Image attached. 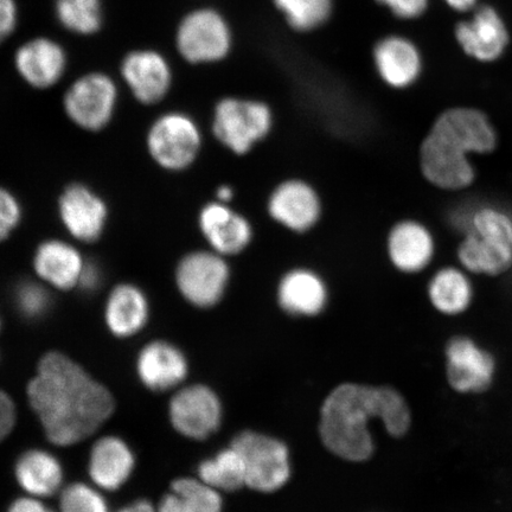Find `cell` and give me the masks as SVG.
Instances as JSON below:
<instances>
[{"mask_svg":"<svg viewBox=\"0 0 512 512\" xmlns=\"http://www.w3.org/2000/svg\"><path fill=\"white\" fill-rule=\"evenodd\" d=\"M458 259L467 271L498 275L512 266V249L492 245L475 235H464L458 248Z\"/></svg>","mask_w":512,"mask_h":512,"instance_id":"83f0119b","label":"cell"},{"mask_svg":"<svg viewBox=\"0 0 512 512\" xmlns=\"http://www.w3.org/2000/svg\"><path fill=\"white\" fill-rule=\"evenodd\" d=\"M16 478L24 491L34 497H49L61 488L62 466L53 454L31 450L22 454L16 464Z\"/></svg>","mask_w":512,"mask_h":512,"instance_id":"d4e9b609","label":"cell"},{"mask_svg":"<svg viewBox=\"0 0 512 512\" xmlns=\"http://www.w3.org/2000/svg\"><path fill=\"white\" fill-rule=\"evenodd\" d=\"M447 376L459 392H480L489 387L494 360L465 337L454 338L447 347Z\"/></svg>","mask_w":512,"mask_h":512,"instance_id":"e0dca14e","label":"cell"},{"mask_svg":"<svg viewBox=\"0 0 512 512\" xmlns=\"http://www.w3.org/2000/svg\"><path fill=\"white\" fill-rule=\"evenodd\" d=\"M374 420H381L388 434L402 437L411 426V412L393 388L343 383L326 396L320 409V438L335 456L352 463L366 462L375 451L370 433Z\"/></svg>","mask_w":512,"mask_h":512,"instance_id":"7a4b0ae2","label":"cell"},{"mask_svg":"<svg viewBox=\"0 0 512 512\" xmlns=\"http://www.w3.org/2000/svg\"><path fill=\"white\" fill-rule=\"evenodd\" d=\"M118 512H159L149 502L146 501H138L134 502L130 505H127L124 509L119 510Z\"/></svg>","mask_w":512,"mask_h":512,"instance_id":"b9f144b4","label":"cell"},{"mask_svg":"<svg viewBox=\"0 0 512 512\" xmlns=\"http://www.w3.org/2000/svg\"><path fill=\"white\" fill-rule=\"evenodd\" d=\"M17 9L14 0H0V43L14 31Z\"/></svg>","mask_w":512,"mask_h":512,"instance_id":"8d00e7d4","label":"cell"},{"mask_svg":"<svg viewBox=\"0 0 512 512\" xmlns=\"http://www.w3.org/2000/svg\"><path fill=\"white\" fill-rule=\"evenodd\" d=\"M177 46L191 63L220 61L230 48L229 29L217 12L198 10L184 18L178 29Z\"/></svg>","mask_w":512,"mask_h":512,"instance_id":"7c38bea8","label":"cell"},{"mask_svg":"<svg viewBox=\"0 0 512 512\" xmlns=\"http://www.w3.org/2000/svg\"><path fill=\"white\" fill-rule=\"evenodd\" d=\"M202 482L220 492L238 491L246 486V467L241 454L230 445L198 466Z\"/></svg>","mask_w":512,"mask_h":512,"instance_id":"f1b7e54d","label":"cell"},{"mask_svg":"<svg viewBox=\"0 0 512 512\" xmlns=\"http://www.w3.org/2000/svg\"><path fill=\"white\" fill-rule=\"evenodd\" d=\"M235 198V189L232 185L222 184L215 192V201L221 203L232 204Z\"/></svg>","mask_w":512,"mask_h":512,"instance_id":"60d3db41","label":"cell"},{"mask_svg":"<svg viewBox=\"0 0 512 512\" xmlns=\"http://www.w3.org/2000/svg\"><path fill=\"white\" fill-rule=\"evenodd\" d=\"M271 220L294 234L311 232L323 214V202L312 184L300 178L285 179L267 200Z\"/></svg>","mask_w":512,"mask_h":512,"instance_id":"9c48e42d","label":"cell"},{"mask_svg":"<svg viewBox=\"0 0 512 512\" xmlns=\"http://www.w3.org/2000/svg\"><path fill=\"white\" fill-rule=\"evenodd\" d=\"M134 467L131 448L117 437H105L96 443L89 458V476L99 488L113 491L130 478Z\"/></svg>","mask_w":512,"mask_h":512,"instance_id":"44dd1931","label":"cell"},{"mask_svg":"<svg viewBox=\"0 0 512 512\" xmlns=\"http://www.w3.org/2000/svg\"><path fill=\"white\" fill-rule=\"evenodd\" d=\"M16 424V408L10 396L0 390V441L4 440Z\"/></svg>","mask_w":512,"mask_h":512,"instance_id":"d590c367","label":"cell"},{"mask_svg":"<svg viewBox=\"0 0 512 512\" xmlns=\"http://www.w3.org/2000/svg\"><path fill=\"white\" fill-rule=\"evenodd\" d=\"M273 126V112L266 102L226 98L215 107L214 137L235 156L251 153L270 136Z\"/></svg>","mask_w":512,"mask_h":512,"instance_id":"277c9868","label":"cell"},{"mask_svg":"<svg viewBox=\"0 0 512 512\" xmlns=\"http://www.w3.org/2000/svg\"><path fill=\"white\" fill-rule=\"evenodd\" d=\"M198 226L211 251L227 259L246 252L254 239L252 222L232 204H206L198 216Z\"/></svg>","mask_w":512,"mask_h":512,"instance_id":"4fadbf2b","label":"cell"},{"mask_svg":"<svg viewBox=\"0 0 512 512\" xmlns=\"http://www.w3.org/2000/svg\"><path fill=\"white\" fill-rule=\"evenodd\" d=\"M450 8L462 14H470L471 11L478 8L480 0H444Z\"/></svg>","mask_w":512,"mask_h":512,"instance_id":"ab89813d","label":"cell"},{"mask_svg":"<svg viewBox=\"0 0 512 512\" xmlns=\"http://www.w3.org/2000/svg\"><path fill=\"white\" fill-rule=\"evenodd\" d=\"M117 95V87L108 76L89 74L69 88L64 108L76 125L88 131H99L110 123Z\"/></svg>","mask_w":512,"mask_h":512,"instance_id":"8fae6325","label":"cell"},{"mask_svg":"<svg viewBox=\"0 0 512 512\" xmlns=\"http://www.w3.org/2000/svg\"><path fill=\"white\" fill-rule=\"evenodd\" d=\"M85 266L78 249L57 240L42 243L34 259L38 277L60 290L79 285Z\"/></svg>","mask_w":512,"mask_h":512,"instance_id":"7402d4cb","label":"cell"},{"mask_svg":"<svg viewBox=\"0 0 512 512\" xmlns=\"http://www.w3.org/2000/svg\"><path fill=\"white\" fill-rule=\"evenodd\" d=\"M497 133L488 115L472 107H453L435 119L422 140V175L435 188L462 190L475 181L470 155L496 149Z\"/></svg>","mask_w":512,"mask_h":512,"instance_id":"3957f363","label":"cell"},{"mask_svg":"<svg viewBox=\"0 0 512 512\" xmlns=\"http://www.w3.org/2000/svg\"><path fill=\"white\" fill-rule=\"evenodd\" d=\"M377 2L388 6L395 16L413 19L424 14L430 0H377Z\"/></svg>","mask_w":512,"mask_h":512,"instance_id":"e575fe53","label":"cell"},{"mask_svg":"<svg viewBox=\"0 0 512 512\" xmlns=\"http://www.w3.org/2000/svg\"><path fill=\"white\" fill-rule=\"evenodd\" d=\"M15 298L19 312L29 319H38L46 315L51 304L46 287L31 281L17 287Z\"/></svg>","mask_w":512,"mask_h":512,"instance_id":"d6a6232c","label":"cell"},{"mask_svg":"<svg viewBox=\"0 0 512 512\" xmlns=\"http://www.w3.org/2000/svg\"><path fill=\"white\" fill-rule=\"evenodd\" d=\"M147 146L153 159L170 171L190 168L200 155L202 133L196 121L183 113H168L152 125Z\"/></svg>","mask_w":512,"mask_h":512,"instance_id":"52a82bcc","label":"cell"},{"mask_svg":"<svg viewBox=\"0 0 512 512\" xmlns=\"http://www.w3.org/2000/svg\"><path fill=\"white\" fill-rule=\"evenodd\" d=\"M274 3L294 29L303 31L319 27L331 12V0H274Z\"/></svg>","mask_w":512,"mask_h":512,"instance_id":"4dcf8cb0","label":"cell"},{"mask_svg":"<svg viewBox=\"0 0 512 512\" xmlns=\"http://www.w3.org/2000/svg\"><path fill=\"white\" fill-rule=\"evenodd\" d=\"M16 66L19 74L31 86L48 88L62 78L66 56L56 43L40 38L18 50Z\"/></svg>","mask_w":512,"mask_h":512,"instance_id":"603a6c76","label":"cell"},{"mask_svg":"<svg viewBox=\"0 0 512 512\" xmlns=\"http://www.w3.org/2000/svg\"><path fill=\"white\" fill-rule=\"evenodd\" d=\"M386 251L390 265L396 271L407 275L418 274L432 264L435 239L424 223L402 220L390 228Z\"/></svg>","mask_w":512,"mask_h":512,"instance_id":"5bb4252c","label":"cell"},{"mask_svg":"<svg viewBox=\"0 0 512 512\" xmlns=\"http://www.w3.org/2000/svg\"><path fill=\"white\" fill-rule=\"evenodd\" d=\"M374 57L377 72L390 87L408 88L420 78V51L406 38H386L376 47Z\"/></svg>","mask_w":512,"mask_h":512,"instance_id":"ffe728a7","label":"cell"},{"mask_svg":"<svg viewBox=\"0 0 512 512\" xmlns=\"http://www.w3.org/2000/svg\"><path fill=\"white\" fill-rule=\"evenodd\" d=\"M428 298L444 315H459L470 306L473 288L469 278L456 267H444L433 274L427 287Z\"/></svg>","mask_w":512,"mask_h":512,"instance_id":"484cf974","label":"cell"},{"mask_svg":"<svg viewBox=\"0 0 512 512\" xmlns=\"http://www.w3.org/2000/svg\"><path fill=\"white\" fill-rule=\"evenodd\" d=\"M232 270L227 258L214 251L185 255L176 270V284L187 302L200 309L219 304L227 292Z\"/></svg>","mask_w":512,"mask_h":512,"instance_id":"8992f818","label":"cell"},{"mask_svg":"<svg viewBox=\"0 0 512 512\" xmlns=\"http://www.w3.org/2000/svg\"><path fill=\"white\" fill-rule=\"evenodd\" d=\"M221 492L200 478H181L172 483L160 501L159 512H222Z\"/></svg>","mask_w":512,"mask_h":512,"instance_id":"4316f807","label":"cell"},{"mask_svg":"<svg viewBox=\"0 0 512 512\" xmlns=\"http://www.w3.org/2000/svg\"><path fill=\"white\" fill-rule=\"evenodd\" d=\"M232 445L246 467V486L261 494L283 489L292 476L291 454L284 441L255 431L236 435Z\"/></svg>","mask_w":512,"mask_h":512,"instance_id":"5b68a950","label":"cell"},{"mask_svg":"<svg viewBox=\"0 0 512 512\" xmlns=\"http://www.w3.org/2000/svg\"><path fill=\"white\" fill-rule=\"evenodd\" d=\"M28 396L47 438L59 446L89 437L114 409L111 393L60 352L42 358Z\"/></svg>","mask_w":512,"mask_h":512,"instance_id":"6da1fadb","label":"cell"},{"mask_svg":"<svg viewBox=\"0 0 512 512\" xmlns=\"http://www.w3.org/2000/svg\"><path fill=\"white\" fill-rule=\"evenodd\" d=\"M101 273L95 265H86L81 275L80 286L83 290L92 291L100 284Z\"/></svg>","mask_w":512,"mask_h":512,"instance_id":"f35d334b","label":"cell"},{"mask_svg":"<svg viewBox=\"0 0 512 512\" xmlns=\"http://www.w3.org/2000/svg\"><path fill=\"white\" fill-rule=\"evenodd\" d=\"M121 70L128 87L143 104H156L169 91V64L155 51H136L128 55Z\"/></svg>","mask_w":512,"mask_h":512,"instance_id":"d6986e66","label":"cell"},{"mask_svg":"<svg viewBox=\"0 0 512 512\" xmlns=\"http://www.w3.org/2000/svg\"><path fill=\"white\" fill-rule=\"evenodd\" d=\"M457 24L454 36L460 49L480 63L501 60L510 46V31L495 6L480 4Z\"/></svg>","mask_w":512,"mask_h":512,"instance_id":"ba28073f","label":"cell"},{"mask_svg":"<svg viewBox=\"0 0 512 512\" xmlns=\"http://www.w3.org/2000/svg\"><path fill=\"white\" fill-rule=\"evenodd\" d=\"M8 512H53L36 498H21L11 504Z\"/></svg>","mask_w":512,"mask_h":512,"instance_id":"74e56055","label":"cell"},{"mask_svg":"<svg viewBox=\"0 0 512 512\" xmlns=\"http://www.w3.org/2000/svg\"><path fill=\"white\" fill-rule=\"evenodd\" d=\"M59 208L64 227L75 239L94 242L104 232L106 204L85 185H70L60 198Z\"/></svg>","mask_w":512,"mask_h":512,"instance_id":"2e32d148","label":"cell"},{"mask_svg":"<svg viewBox=\"0 0 512 512\" xmlns=\"http://www.w3.org/2000/svg\"><path fill=\"white\" fill-rule=\"evenodd\" d=\"M149 302L140 288L121 284L114 288L106 305V323L112 334L131 337L138 334L149 319Z\"/></svg>","mask_w":512,"mask_h":512,"instance_id":"cb8c5ba5","label":"cell"},{"mask_svg":"<svg viewBox=\"0 0 512 512\" xmlns=\"http://www.w3.org/2000/svg\"><path fill=\"white\" fill-rule=\"evenodd\" d=\"M0 326H2V322H0Z\"/></svg>","mask_w":512,"mask_h":512,"instance_id":"7bdbcfd3","label":"cell"},{"mask_svg":"<svg viewBox=\"0 0 512 512\" xmlns=\"http://www.w3.org/2000/svg\"><path fill=\"white\" fill-rule=\"evenodd\" d=\"M61 512H108L105 498L98 491L86 484L69 485L62 492Z\"/></svg>","mask_w":512,"mask_h":512,"instance_id":"1f68e13d","label":"cell"},{"mask_svg":"<svg viewBox=\"0 0 512 512\" xmlns=\"http://www.w3.org/2000/svg\"><path fill=\"white\" fill-rule=\"evenodd\" d=\"M170 420L176 430L189 439H208L219 431L222 403L213 389L194 384L185 387L170 402Z\"/></svg>","mask_w":512,"mask_h":512,"instance_id":"30bf717a","label":"cell"},{"mask_svg":"<svg viewBox=\"0 0 512 512\" xmlns=\"http://www.w3.org/2000/svg\"><path fill=\"white\" fill-rule=\"evenodd\" d=\"M280 309L293 317L312 318L323 313L329 303V288L318 272L296 267L280 278L277 287Z\"/></svg>","mask_w":512,"mask_h":512,"instance_id":"9a60e30c","label":"cell"},{"mask_svg":"<svg viewBox=\"0 0 512 512\" xmlns=\"http://www.w3.org/2000/svg\"><path fill=\"white\" fill-rule=\"evenodd\" d=\"M140 380L155 392H165L181 384L188 375L183 352L168 342H152L140 351L137 363Z\"/></svg>","mask_w":512,"mask_h":512,"instance_id":"ac0fdd59","label":"cell"},{"mask_svg":"<svg viewBox=\"0 0 512 512\" xmlns=\"http://www.w3.org/2000/svg\"><path fill=\"white\" fill-rule=\"evenodd\" d=\"M21 217L22 209L16 198L8 190L0 188V242L9 238Z\"/></svg>","mask_w":512,"mask_h":512,"instance_id":"836d02e7","label":"cell"},{"mask_svg":"<svg viewBox=\"0 0 512 512\" xmlns=\"http://www.w3.org/2000/svg\"><path fill=\"white\" fill-rule=\"evenodd\" d=\"M56 9L64 27L78 34H93L100 28V0H57Z\"/></svg>","mask_w":512,"mask_h":512,"instance_id":"f546056e","label":"cell"}]
</instances>
